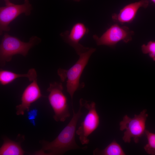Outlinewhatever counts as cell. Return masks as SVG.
<instances>
[{
    "instance_id": "1",
    "label": "cell",
    "mask_w": 155,
    "mask_h": 155,
    "mask_svg": "<svg viewBox=\"0 0 155 155\" xmlns=\"http://www.w3.org/2000/svg\"><path fill=\"white\" fill-rule=\"evenodd\" d=\"M83 99L80 100L78 111L75 113L73 109V115L69 122L63 129L58 136L53 141L49 142L42 140L40 142L42 148L34 153L38 155H61L72 150L86 149L87 146H79L75 140V133L78 121L83 114Z\"/></svg>"
},
{
    "instance_id": "2",
    "label": "cell",
    "mask_w": 155,
    "mask_h": 155,
    "mask_svg": "<svg viewBox=\"0 0 155 155\" xmlns=\"http://www.w3.org/2000/svg\"><path fill=\"white\" fill-rule=\"evenodd\" d=\"M41 41V39L36 36H32L28 42H25L7 33L4 34L0 45L1 66H4L7 62L10 61L14 55L20 54L26 56L32 48Z\"/></svg>"
},
{
    "instance_id": "3",
    "label": "cell",
    "mask_w": 155,
    "mask_h": 155,
    "mask_svg": "<svg viewBox=\"0 0 155 155\" xmlns=\"http://www.w3.org/2000/svg\"><path fill=\"white\" fill-rule=\"evenodd\" d=\"M96 50L91 48L86 51L80 55L79 58L76 63L68 70L59 68L57 73L61 80L64 82L67 79V92L72 101L73 95L77 90L83 88L84 84L80 83V79L92 54Z\"/></svg>"
},
{
    "instance_id": "4",
    "label": "cell",
    "mask_w": 155,
    "mask_h": 155,
    "mask_svg": "<svg viewBox=\"0 0 155 155\" xmlns=\"http://www.w3.org/2000/svg\"><path fill=\"white\" fill-rule=\"evenodd\" d=\"M146 112V109H144L139 115H135L132 118L127 115L123 117L119 125L121 131L125 130L122 137L125 142L129 143L133 138L134 142L137 143L140 138L145 134L146 122L148 116Z\"/></svg>"
},
{
    "instance_id": "5",
    "label": "cell",
    "mask_w": 155,
    "mask_h": 155,
    "mask_svg": "<svg viewBox=\"0 0 155 155\" xmlns=\"http://www.w3.org/2000/svg\"><path fill=\"white\" fill-rule=\"evenodd\" d=\"M62 84L54 82L50 83L47 89L48 100L54 112V119L57 122H64L70 116L66 96L63 92Z\"/></svg>"
},
{
    "instance_id": "6",
    "label": "cell",
    "mask_w": 155,
    "mask_h": 155,
    "mask_svg": "<svg viewBox=\"0 0 155 155\" xmlns=\"http://www.w3.org/2000/svg\"><path fill=\"white\" fill-rule=\"evenodd\" d=\"M83 107L88 110L83 121L76 130L80 143L82 145L87 144L89 142V136L98 127L100 117L96 111V103L94 102L83 100Z\"/></svg>"
},
{
    "instance_id": "7",
    "label": "cell",
    "mask_w": 155,
    "mask_h": 155,
    "mask_svg": "<svg viewBox=\"0 0 155 155\" xmlns=\"http://www.w3.org/2000/svg\"><path fill=\"white\" fill-rule=\"evenodd\" d=\"M134 33L126 26H120L116 23L112 25L100 37L93 36L97 45L114 47L121 41L127 43L131 41Z\"/></svg>"
},
{
    "instance_id": "8",
    "label": "cell",
    "mask_w": 155,
    "mask_h": 155,
    "mask_svg": "<svg viewBox=\"0 0 155 155\" xmlns=\"http://www.w3.org/2000/svg\"><path fill=\"white\" fill-rule=\"evenodd\" d=\"M32 7L28 0H25L24 3L18 5L11 3L0 8V34L9 31L10 23L22 13L29 16L31 13Z\"/></svg>"
},
{
    "instance_id": "9",
    "label": "cell",
    "mask_w": 155,
    "mask_h": 155,
    "mask_svg": "<svg viewBox=\"0 0 155 155\" xmlns=\"http://www.w3.org/2000/svg\"><path fill=\"white\" fill-rule=\"evenodd\" d=\"M89 32L88 28L83 23L75 24L70 30H66L61 33L60 36L64 40L73 47L78 55L87 51L89 48L86 47L80 43V41Z\"/></svg>"
},
{
    "instance_id": "10",
    "label": "cell",
    "mask_w": 155,
    "mask_h": 155,
    "mask_svg": "<svg viewBox=\"0 0 155 155\" xmlns=\"http://www.w3.org/2000/svg\"><path fill=\"white\" fill-rule=\"evenodd\" d=\"M37 80V79L33 80L24 90L22 96L21 103L16 107L17 115H23L25 111H29L31 104L42 97Z\"/></svg>"
},
{
    "instance_id": "11",
    "label": "cell",
    "mask_w": 155,
    "mask_h": 155,
    "mask_svg": "<svg viewBox=\"0 0 155 155\" xmlns=\"http://www.w3.org/2000/svg\"><path fill=\"white\" fill-rule=\"evenodd\" d=\"M148 5V0H141L130 3L122 9L119 13H113L112 20L117 24H122L130 23L135 18L139 9L141 7L146 8Z\"/></svg>"
},
{
    "instance_id": "12",
    "label": "cell",
    "mask_w": 155,
    "mask_h": 155,
    "mask_svg": "<svg viewBox=\"0 0 155 155\" xmlns=\"http://www.w3.org/2000/svg\"><path fill=\"white\" fill-rule=\"evenodd\" d=\"M21 77L27 78L30 81L32 82L37 79V73L34 68L30 69L27 73L22 74L7 70L1 69L0 71V83L3 86L7 85Z\"/></svg>"
},
{
    "instance_id": "13",
    "label": "cell",
    "mask_w": 155,
    "mask_h": 155,
    "mask_svg": "<svg viewBox=\"0 0 155 155\" xmlns=\"http://www.w3.org/2000/svg\"><path fill=\"white\" fill-rule=\"evenodd\" d=\"M25 152L20 142L12 141L6 138L0 148V155H23Z\"/></svg>"
},
{
    "instance_id": "14",
    "label": "cell",
    "mask_w": 155,
    "mask_h": 155,
    "mask_svg": "<svg viewBox=\"0 0 155 155\" xmlns=\"http://www.w3.org/2000/svg\"><path fill=\"white\" fill-rule=\"evenodd\" d=\"M94 155H125V153L121 147L115 140H113L104 149L100 150L96 148L94 150Z\"/></svg>"
},
{
    "instance_id": "15",
    "label": "cell",
    "mask_w": 155,
    "mask_h": 155,
    "mask_svg": "<svg viewBox=\"0 0 155 155\" xmlns=\"http://www.w3.org/2000/svg\"><path fill=\"white\" fill-rule=\"evenodd\" d=\"M145 134L148 140V143L144 146V149L148 154L155 155V133L146 130Z\"/></svg>"
},
{
    "instance_id": "16",
    "label": "cell",
    "mask_w": 155,
    "mask_h": 155,
    "mask_svg": "<svg viewBox=\"0 0 155 155\" xmlns=\"http://www.w3.org/2000/svg\"><path fill=\"white\" fill-rule=\"evenodd\" d=\"M142 50L144 54H148L149 56L155 61V41H150L147 44H143Z\"/></svg>"
},
{
    "instance_id": "17",
    "label": "cell",
    "mask_w": 155,
    "mask_h": 155,
    "mask_svg": "<svg viewBox=\"0 0 155 155\" xmlns=\"http://www.w3.org/2000/svg\"><path fill=\"white\" fill-rule=\"evenodd\" d=\"M4 0L5 3L6 5H9L11 3V2L9 0Z\"/></svg>"
},
{
    "instance_id": "18",
    "label": "cell",
    "mask_w": 155,
    "mask_h": 155,
    "mask_svg": "<svg viewBox=\"0 0 155 155\" xmlns=\"http://www.w3.org/2000/svg\"><path fill=\"white\" fill-rule=\"evenodd\" d=\"M74 1L77 2H79L81 0H73Z\"/></svg>"
},
{
    "instance_id": "19",
    "label": "cell",
    "mask_w": 155,
    "mask_h": 155,
    "mask_svg": "<svg viewBox=\"0 0 155 155\" xmlns=\"http://www.w3.org/2000/svg\"><path fill=\"white\" fill-rule=\"evenodd\" d=\"M152 2H153L155 4V0H151Z\"/></svg>"
}]
</instances>
